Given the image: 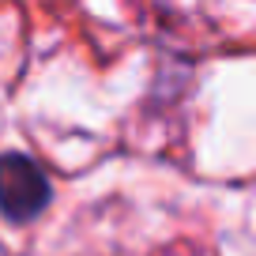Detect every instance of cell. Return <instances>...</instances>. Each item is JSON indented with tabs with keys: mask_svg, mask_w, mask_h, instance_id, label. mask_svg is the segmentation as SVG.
<instances>
[{
	"mask_svg": "<svg viewBox=\"0 0 256 256\" xmlns=\"http://www.w3.org/2000/svg\"><path fill=\"white\" fill-rule=\"evenodd\" d=\"M53 200L49 177L30 154L8 151L0 154V218L8 222H34Z\"/></svg>",
	"mask_w": 256,
	"mask_h": 256,
	"instance_id": "obj_1",
	"label": "cell"
}]
</instances>
